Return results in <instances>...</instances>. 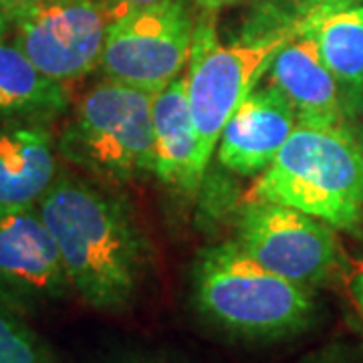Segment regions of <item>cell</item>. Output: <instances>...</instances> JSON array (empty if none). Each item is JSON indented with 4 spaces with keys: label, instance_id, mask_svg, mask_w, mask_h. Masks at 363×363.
Here are the masks:
<instances>
[{
    "label": "cell",
    "instance_id": "6da1fadb",
    "mask_svg": "<svg viewBox=\"0 0 363 363\" xmlns=\"http://www.w3.org/2000/svg\"><path fill=\"white\" fill-rule=\"evenodd\" d=\"M55 236L73 291L97 311H121L142 285L150 242L128 202L59 169L37 202Z\"/></svg>",
    "mask_w": 363,
    "mask_h": 363
},
{
    "label": "cell",
    "instance_id": "7a4b0ae2",
    "mask_svg": "<svg viewBox=\"0 0 363 363\" xmlns=\"http://www.w3.org/2000/svg\"><path fill=\"white\" fill-rule=\"evenodd\" d=\"M247 200L285 204L337 230H353L363 220V142L350 123H297Z\"/></svg>",
    "mask_w": 363,
    "mask_h": 363
},
{
    "label": "cell",
    "instance_id": "3957f363",
    "mask_svg": "<svg viewBox=\"0 0 363 363\" xmlns=\"http://www.w3.org/2000/svg\"><path fill=\"white\" fill-rule=\"evenodd\" d=\"M192 291L200 315L236 337H291L315 317L313 289L264 269L234 238L200 250Z\"/></svg>",
    "mask_w": 363,
    "mask_h": 363
},
{
    "label": "cell",
    "instance_id": "277c9868",
    "mask_svg": "<svg viewBox=\"0 0 363 363\" xmlns=\"http://www.w3.org/2000/svg\"><path fill=\"white\" fill-rule=\"evenodd\" d=\"M212 16L214 14L202 13L196 21L186 67L188 99L200 138V160L204 168H208L210 157L216 152L224 125L267 75L274 55L309 25L307 13L301 11V14L281 25L252 26L242 39L224 45L218 39Z\"/></svg>",
    "mask_w": 363,
    "mask_h": 363
},
{
    "label": "cell",
    "instance_id": "5b68a950",
    "mask_svg": "<svg viewBox=\"0 0 363 363\" xmlns=\"http://www.w3.org/2000/svg\"><path fill=\"white\" fill-rule=\"evenodd\" d=\"M152 101L154 93L105 79L81 97L59 152L93 176L117 184L154 174Z\"/></svg>",
    "mask_w": 363,
    "mask_h": 363
},
{
    "label": "cell",
    "instance_id": "8992f818",
    "mask_svg": "<svg viewBox=\"0 0 363 363\" xmlns=\"http://www.w3.org/2000/svg\"><path fill=\"white\" fill-rule=\"evenodd\" d=\"M234 240L264 269L313 291L341 269L335 228L285 204L247 200L234 222Z\"/></svg>",
    "mask_w": 363,
    "mask_h": 363
},
{
    "label": "cell",
    "instance_id": "52a82bcc",
    "mask_svg": "<svg viewBox=\"0 0 363 363\" xmlns=\"http://www.w3.org/2000/svg\"><path fill=\"white\" fill-rule=\"evenodd\" d=\"M196 18L186 0L117 14L101 55L105 79L157 93L188 67Z\"/></svg>",
    "mask_w": 363,
    "mask_h": 363
},
{
    "label": "cell",
    "instance_id": "ba28073f",
    "mask_svg": "<svg viewBox=\"0 0 363 363\" xmlns=\"http://www.w3.org/2000/svg\"><path fill=\"white\" fill-rule=\"evenodd\" d=\"M109 21L105 0H35L11 39L45 75L69 83L101 65Z\"/></svg>",
    "mask_w": 363,
    "mask_h": 363
},
{
    "label": "cell",
    "instance_id": "9c48e42d",
    "mask_svg": "<svg viewBox=\"0 0 363 363\" xmlns=\"http://www.w3.org/2000/svg\"><path fill=\"white\" fill-rule=\"evenodd\" d=\"M73 291L59 245L37 204L0 208V301L39 309Z\"/></svg>",
    "mask_w": 363,
    "mask_h": 363
},
{
    "label": "cell",
    "instance_id": "30bf717a",
    "mask_svg": "<svg viewBox=\"0 0 363 363\" xmlns=\"http://www.w3.org/2000/svg\"><path fill=\"white\" fill-rule=\"evenodd\" d=\"M297 128V113L271 83L255 87L224 125L216 156L238 176H259L272 164Z\"/></svg>",
    "mask_w": 363,
    "mask_h": 363
},
{
    "label": "cell",
    "instance_id": "8fae6325",
    "mask_svg": "<svg viewBox=\"0 0 363 363\" xmlns=\"http://www.w3.org/2000/svg\"><path fill=\"white\" fill-rule=\"evenodd\" d=\"M264 77L267 83L283 91L297 113L298 125L350 123L337 79L325 65L317 43L307 30L274 55Z\"/></svg>",
    "mask_w": 363,
    "mask_h": 363
},
{
    "label": "cell",
    "instance_id": "7c38bea8",
    "mask_svg": "<svg viewBox=\"0 0 363 363\" xmlns=\"http://www.w3.org/2000/svg\"><path fill=\"white\" fill-rule=\"evenodd\" d=\"M47 119L0 113V208L37 204L59 174Z\"/></svg>",
    "mask_w": 363,
    "mask_h": 363
},
{
    "label": "cell",
    "instance_id": "4fadbf2b",
    "mask_svg": "<svg viewBox=\"0 0 363 363\" xmlns=\"http://www.w3.org/2000/svg\"><path fill=\"white\" fill-rule=\"evenodd\" d=\"M154 176L182 192H194L206 168L200 160V138L188 99L186 71L152 101Z\"/></svg>",
    "mask_w": 363,
    "mask_h": 363
},
{
    "label": "cell",
    "instance_id": "5bb4252c",
    "mask_svg": "<svg viewBox=\"0 0 363 363\" xmlns=\"http://www.w3.org/2000/svg\"><path fill=\"white\" fill-rule=\"evenodd\" d=\"M325 65L337 79L350 117L363 111V0L313 14L307 26Z\"/></svg>",
    "mask_w": 363,
    "mask_h": 363
},
{
    "label": "cell",
    "instance_id": "9a60e30c",
    "mask_svg": "<svg viewBox=\"0 0 363 363\" xmlns=\"http://www.w3.org/2000/svg\"><path fill=\"white\" fill-rule=\"evenodd\" d=\"M67 105L65 83L45 75L13 39L0 37V113L51 121Z\"/></svg>",
    "mask_w": 363,
    "mask_h": 363
},
{
    "label": "cell",
    "instance_id": "2e32d148",
    "mask_svg": "<svg viewBox=\"0 0 363 363\" xmlns=\"http://www.w3.org/2000/svg\"><path fill=\"white\" fill-rule=\"evenodd\" d=\"M0 363H52L49 351L13 307L0 301Z\"/></svg>",
    "mask_w": 363,
    "mask_h": 363
},
{
    "label": "cell",
    "instance_id": "e0dca14e",
    "mask_svg": "<svg viewBox=\"0 0 363 363\" xmlns=\"http://www.w3.org/2000/svg\"><path fill=\"white\" fill-rule=\"evenodd\" d=\"M347 297L363 333V252L347 272Z\"/></svg>",
    "mask_w": 363,
    "mask_h": 363
},
{
    "label": "cell",
    "instance_id": "ac0fdd59",
    "mask_svg": "<svg viewBox=\"0 0 363 363\" xmlns=\"http://www.w3.org/2000/svg\"><path fill=\"white\" fill-rule=\"evenodd\" d=\"M33 2L35 0H0V37L11 35L21 14L25 13Z\"/></svg>",
    "mask_w": 363,
    "mask_h": 363
},
{
    "label": "cell",
    "instance_id": "d6986e66",
    "mask_svg": "<svg viewBox=\"0 0 363 363\" xmlns=\"http://www.w3.org/2000/svg\"><path fill=\"white\" fill-rule=\"evenodd\" d=\"M164 2H174V0H105L111 18L117 16V14L128 13V11L145 9V6H156V4H164Z\"/></svg>",
    "mask_w": 363,
    "mask_h": 363
},
{
    "label": "cell",
    "instance_id": "ffe728a7",
    "mask_svg": "<svg viewBox=\"0 0 363 363\" xmlns=\"http://www.w3.org/2000/svg\"><path fill=\"white\" fill-rule=\"evenodd\" d=\"M194 4L196 9L200 13L204 14H216L222 9H228V6H234V4H240L245 0H190Z\"/></svg>",
    "mask_w": 363,
    "mask_h": 363
},
{
    "label": "cell",
    "instance_id": "44dd1931",
    "mask_svg": "<svg viewBox=\"0 0 363 363\" xmlns=\"http://www.w3.org/2000/svg\"><path fill=\"white\" fill-rule=\"evenodd\" d=\"M301 9H309V6H313V4H319V2H323V0H295Z\"/></svg>",
    "mask_w": 363,
    "mask_h": 363
},
{
    "label": "cell",
    "instance_id": "7402d4cb",
    "mask_svg": "<svg viewBox=\"0 0 363 363\" xmlns=\"http://www.w3.org/2000/svg\"><path fill=\"white\" fill-rule=\"evenodd\" d=\"M321 363H347V362H321Z\"/></svg>",
    "mask_w": 363,
    "mask_h": 363
}]
</instances>
